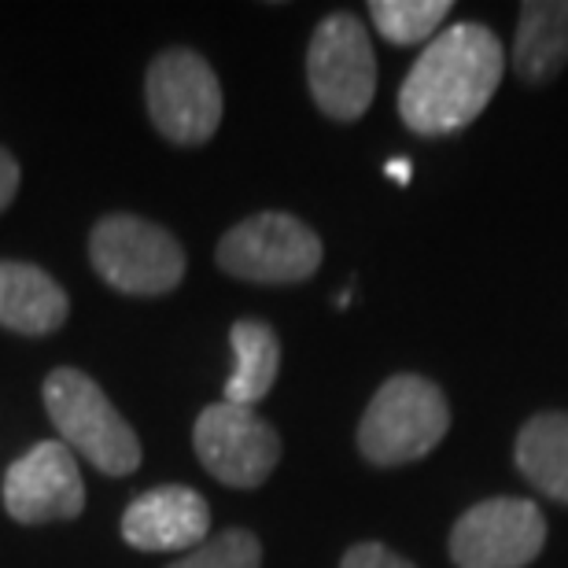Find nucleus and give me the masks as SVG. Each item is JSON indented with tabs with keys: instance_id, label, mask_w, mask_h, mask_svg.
I'll list each match as a JSON object with an SVG mask.
<instances>
[{
	"instance_id": "1",
	"label": "nucleus",
	"mask_w": 568,
	"mask_h": 568,
	"mask_svg": "<svg viewBox=\"0 0 568 568\" xmlns=\"http://www.w3.org/2000/svg\"><path fill=\"white\" fill-rule=\"evenodd\" d=\"M503 41L480 22H454L417 55L399 89V115L422 138L465 130L503 82Z\"/></svg>"
},
{
	"instance_id": "2",
	"label": "nucleus",
	"mask_w": 568,
	"mask_h": 568,
	"mask_svg": "<svg viewBox=\"0 0 568 568\" xmlns=\"http://www.w3.org/2000/svg\"><path fill=\"white\" fill-rule=\"evenodd\" d=\"M450 428L447 395L436 381L417 373H395L377 388L366 414L358 422V450L362 458L392 469L410 465L439 447Z\"/></svg>"
},
{
	"instance_id": "3",
	"label": "nucleus",
	"mask_w": 568,
	"mask_h": 568,
	"mask_svg": "<svg viewBox=\"0 0 568 568\" xmlns=\"http://www.w3.org/2000/svg\"><path fill=\"white\" fill-rule=\"evenodd\" d=\"M44 410L60 428V443L78 450L108 476H130L141 465V439L126 425L100 384L74 366H60L44 377Z\"/></svg>"
},
{
	"instance_id": "4",
	"label": "nucleus",
	"mask_w": 568,
	"mask_h": 568,
	"mask_svg": "<svg viewBox=\"0 0 568 568\" xmlns=\"http://www.w3.org/2000/svg\"><path fill=\"white\" fill-rule=\"evenodd\" d=\"M306 85L322 115L355 122L377 97V55L358 16L333 11L317 22L306 49Z\"/></svg>"
},
{
	"instance_id": "5",
	"label": "nucleus",
	"mask_w": 568,
	"mask_h": 568,
	"mask_svg": "<svg viewBox=\"0 0 568 568\" xmlns=\"http://www.w3.org/2000/svg\"><path fill=\"white\" fill-rule=\"evenodd\" d=\"M89 263L115 292L166 295L185 277V247L138 214H108L89 236Z\"/></svg>"
},
{
	"instance_id": "6",
	"label": "nucleus",
	"mask_w": 568,
	"mask_h": 568,
	"mask_svg": "<svg viewBox=\"0 0 568 568\" xmlns=\"http://www.w3.org/2000/svg\"><path fill=\"white\" fill-rule=\"evenodd\" d=\"M144 100L155 130L170 144L196 148L219 133L222 85L211 63L192 49L159 52L144 78Z\"/></svg>"
},
{
	"instance_id": "7",
	"label": "nucleus",
	"mask_w": 568,
	"mask_h": 568,
	"mask_svg": "<svg viewBox=\"0 0 568 568\" xmlns=\"http://www.w3.org/2000/svg\"><path fill=\"white\" fill-rule=\"evenodd\" d=\"M214 258L236 281L300 284L322 266V236L295 214L263 211L236 222L219 241Z\"/></svg>"
},
{
	"instance_id": "8",
	"label": "nucleus",
	"mask_w": 568,
	"mask_h": 568,
	"mask_svg": "<svg viewBox=\"0 0 568 568\" xmlns=\"http://www.w3.org/2000/svg\"><path fill=\"white\" fill-rule=\"evenodd\" d=\"M547 542V517L531 498H484L465 509L450 531L458 568H528Z\"/></svg>"
},
{
	"instance_id": "9",
	"label": "nucleus",
	"mask_w": 568,
	"mask_h": 568,
	"mask_svg": "<svg viewBox=\"0 0 568 568\" xmlns=\"http://www.w3.org/2000/svg\"><path fill=\"white\" fill-rule=\"evenodd\" d=\"M192 447L214 480H222L225 487H241V491L266 484V476L281 462V436L274 425L263 422L252 406H233L225 399L211 403L196 417Z\"/></svg>"
},
{
	"instance_id": "10",
	"label": "nucleus",
	"mask_w": 568,
	"mask_h": 568,
	"mask_svg": "<svg viewBox=\"0 0 568 568\" xmlns=\"http://www.w3.org/2000/svg\"><path fill=\"white\" fill-rule=\"evenodd\" d=\"M4 509L19 525L74 520L85 509V484L78 458L60 439H44L16 458L4 473Z\"/></svg>"
},
{
	"instance_id": "11",
	"label": "nucleus",
	"mask_w": 568,
	"mask_h": 568,
	"mask_svg": "<svg viewBox=\"0 0 568 568\" xmlns=\"http://www.w3.org/2000/svg\"><path fill=\"white\" fill-rule=\"evenodd\" d=\"M211 506L185 484H163L138 495L122 514V539L144 554L196 550L207 542Z\"/></svg>"
},
{
	"instance_id": "12",
	"label": "nucleus",
	"mask_w": 568,
	"mask_h": 568,
	"mask_svg": "<svg viewBox=\"0 0 568 568\" xmlns=\"http://www.w3.org/2000/svg\"><path fill=\"white\" fill-rule=\"evenodd\" d=\"M71 303L60 281L41 266L0 258V325L22 336H49L63 328Z\"/></svg>"
},
{
	"instance_id": "13",
	"label": "nucleus",
	"mask_w": 568,
	"mask_h": 568,
	"mask_svg": "<svg viewBox=\"0 0 568 568\" xmlns=\"http://www.w3.org/2000/svg\"><path fill=\"white\" fill-rule=\"evenodd\" d=\"M568 63V0H525L514 38V67L539 85Z\"/></svg>"
},
{
	"instance_id": "14",
	"label": "nucleus",
	"mask_w": 568,
	"mask_h": 568,
	"mask_svg": "<svg viewBox=\"0 0 568 568\" xmlns=\"http://www.w3.org/2000/svg\"><path fill=\"white\" fill-rule=\"evenodd\" d=\"M517 469L554 503H568V414H536L517 432Z\"/></svg>"
},
{
	"instance_id": "15",
	"label": "nucleus",
	"mask_w": 568,
	"mask_h": 568,
	"mask_svg": "<svg viewBox=\"0 0 568 568\" xmlns=\"http://www.w3.org/2000/svg\"><path fill=\"white\" fill-rule=\"evenodd\" d=\"M230 344H233L236 362H233L230 381H225V403L255 406L258 399H266L277 381V369H281L277 333L266 322L244 317V322L233 325Z\"/></svg>"
},
{
	"instance_id": "16",
	"label": "nucleus",
	"mask_w": 568,
	"mask_h": 568,
	"mask_svg": "<svg viewBox=\"0 0 568 568\" xmlns=\"http://www.w3.org/2000/svg\"><path fill=\"white\" fill-rule=\"evenodd\" d=\"M450 0H373L369 16L392 44H422L439 33V27L450 16Z\"/></svg>"
},
{
	"instance_id": "17",
	"label": "nucleus",
	"mask_w": 568,
	"mask_h": 568,
	"mask_svg": "<svg viewBox=\"0 0 568 568\" xmlns=\"http://www.w3.org/2000/svg\"><path fill=\"white\" fill-rule=\"evenodd\" d=\"M170 568H263V542L247 528H225Z\"/></svg>"
},
{
	"instance_id": "18",
	"label": "nucleus",
	"mask_w": 568,
	"mask_h": 568,
	"mask_svg": "<svg viewBox=\"0 0 568 568\" xmlns=\"http://www.w3.org/2000/svg\"><path fill=\"white\" fill-rule=\"evenodd\" d=\"M339 568H414L403 554L388 550L384 542H358L344 554Z\"/></svg>"
},
{
	"instance_id": "19",
	"label": "nucleus",
	"mask_w": 568,
	"mask_h": 568,
	"mask_svg": "<svg viewBox=\"0 0 568 568\" xmlns=\"http://www.w3.org/2000/svg\"><path fill=\"white\" fill-rule=\"evenodd\" d=\"M16 192H19V163L8 148H0V211L16 200Z\"/></svg>"
},
{
	"instance_id": "20",
	"label": "nucleus",
	"mask_w": 568,
	"mask_h": 568,
	"mask_svg": "<svg viewBox=\"0 0 568 568\" xmlns=\"http://www.w3.org/2000/svg\"><path fill=\"white\" fill-rule=\"evenodd\" d=\"M384 174L395 178V181H403V185H406V181H410V163H406V159H392V163L384 166Z\"/></svg>"
}]
</instances>
